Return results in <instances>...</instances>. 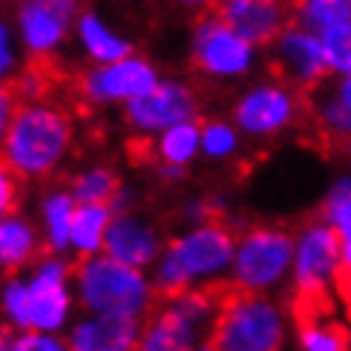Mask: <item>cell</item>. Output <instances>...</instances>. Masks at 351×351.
Returning a JSON list of instances; mask_svg holds the SVG:
<instances>
[{"mask_svg":"<svg viewBox=\"0 0 351 351\" xmlns=\"http://www.w3.org/2000/svg\"><path fill=\"white\" fill-rule=\"evenodd\" d=\"M322 217L324 221H330L342 235H348L351 239V179L339 182V185L330 191Z\"/></svg>","mask_w":351,"mask_h":351,"instance_id":"cell-27","label":"cell"},{"mask_svg":"<svg viewBox=\"0 0 351 351\" xmlns=\"http://www.w3.org/2000/svg\"><path fill=\"white\" fill-rule=\"evenodd\" d=\"M113 215L117 212L108 203H81L72 217V244L81 253H95L104 244Z\"/></svg>","mask_w":351,"mask_h":351,"instance_id":"cell-20","label":"cell"},{"mask_svg":"<svg viewBox=\"0 0 351 351\" xmlns=\"http://www.w3.org/2000/svg\"><path fill=\"white\" fill-rule=\"evenodd\" d=\"M203 351H212V348H208V346H203Z\"/></svg>","mask_w":351,"mask_h":351,"instance_id":"cell-37","label":"cell"},{"mask_svg":"<svg viewBox=\"0 0 351 351\" xmlns=\"http://www.w3.org/2000/svg\"><path fill=\"white\" fill-rule=\"evenodd\" d=\"M75 274L81 283V298L90 310L108 315L146 313L149 286L137 265H128L113 256H93L77 262Z\"/></svg>","mask_w":351,"mask_h":351,"instance_id":"cell-4","label":"cell"},{"mask_svg":"<svg viewBox=\"0 0 351 351\" xmlns=\"http://www.w3.org/2000/svg\"><path fill=\"white\" fill-rule=\"evenodd\" d=\"M176 3H182V6H191V10H212V6L217 3V0H176Z\"/></svg>","mask_w":351,"mask_h":351,"instance_id":"cell-34","label":"cell"},{"mask_svg":"<svg viewBox=\"0 0 351 351\" xmlns=\"http://www.w3.org/2000/svg\"><path fill=\"white\" fill-rule=\"evenodd\" d=\"M292 21L322 33L333 24L351 21V0H298L292 6Z\"/></svg>","mask_w":351,"mask_h":351,"instance_id":"cell-22","label":"cell"},{"mask_svg":"<svg viewBox=\"0 0 351 351\" xmlns=\"http://www.w3.org/2000/svg\"><path fill=\"white\" fill-rule=\"evenodd\" d=\"M295 256V286L328 289V280L333 277V268L342 256V232L324 217L306 223Z\"/></svg>","mask_w":351,"mask_h":351,"instance_id":"cell-13","label":"cell"},{"mask_svg":"<svg viewBox=\"0 0 351 351\" xmlns=\"http://www.w3.org/2000/svg\"><path fill=\"white\" fill-rule=\"evenodd\" d=\"M36 247L39 244H36L33 226L27 221H21V217L6 215L3 226H0V259H3L6 277H12V271H19L24 262H30Z\"/></svg>","mask_w":351,"mask_h":351,"instance_id":"cell-19","label":"cell"},{"mask_svg":"<svg viewBox=\"0 0 351 351\" xmlns=\"http://www.w3.org/2000/svg\"><path fill=\"white\" fill-rule=\"evenodd\" d=\"M81 0H24L15 10L19 39L27 57H51L81 15Z\"/></svg>","mask_w":351,"mask_h":351,"instance_id":"cell-9","label":"cell"},{"mask_svg":"<svg viewBox=\"0 0 351 351\" xmlns=\"http://www.w3.org/2000/svg\"><path fill=\"white\" fill-rule=\"evenodd\" d=\"M119 191H122V185H119L117 173L104 170V167L86 170L72 182V194H75V199H81V203H108L110 206Z\"/></svg>","mask_w":351,"mask_h":351,"instance_id":"cell-25","label":"cell"},{"mask_svg":"<svg viewBox=\"0 0 351 351\" xmlns=\"http://www.w3.org/2000/svg\"><path fill=\"white\" fill-rule=\"evenodd\" d=\"M45 221H48V239L54 250H63L66 244H72V217H75V203L66 191H54L45 197Z\"/></svg>","mask_w":351,"mask_h":351,"instance_id":"cell-24","label":"cell"},{"mask_svg":"<svg viewBox=\"0 0 351 351\" xmlns=\"http://www.w3.org/2000/svg\"><path fill=\"white\" fill-rule=\"evenodd\" d=\"M295 3H298V0H292V6H295Z\"/></svg>","mask_w":351,"mask_h":351,"instance_id":"cell-38","label":"cell"},{"mask_svg":"<svg viewBox=\"0 0 351 351\" xmlns=\"http://www.w3.org/2000/svg\"><path fill=\"white\" fill-rule=\"evenodd\" d=\"M215 10L256 48H268L292 24V0H217Z\"/></svg>","mask_w":351,"mask_h":351,"instance_id":"cell-12","label":"cell"},{"mask_svg":"<svg viewBox=\"0 0 351 351\" xmlns=\"http://www.w3.org/2000/svg\"><path fill=\"white\" fill-rule=\"evenodd\" d=\"M72 140V122L51 101L19 104L3 128V167L21 176H48Z\"/></svg>","mask_w":351,"mask_h":351,"instance_id":"cell-1","label":"cell"},{"mask_svg":"<svg viewBox=\"0 0 351 351\" xmlns=\"http://www.w3.org/2000/svg\"><path fill=\"white\" fill-rule=\"evenodd\" d=\"M230 259H235L232 226L226 221L199 223L194 232L170 241V247L161 259V268H158V283L152 289L155 301H176L191 289L194 277L212 274V271L230 265Z\"/></svg>","mask_w":351,"mask_h":351,"instance_id":"cell-3","label":"cell"},{"mask_svg":"<svg viewBox=\"0 0 351 351\" xmlns=\"http://www.w3.org/2000/svg\"><path fill=\"white\" fill-rule=\"evenodd\" d=\"M203 149L208 155H215V158L230 155L235 149V131L221 119L203 122Z\"/></svg>","mask_w":351,"mask_h":351,"instance_id":"cell-29","label":"cell"},{"mask_svg":"<svg viewBox=\"0 0 351 351\" xmlns=\"http://www.w3.org/2000/svg\"><path fill=\"white\" fill-rule=\"evenodd\" d=\"M197 119V93L179 81H158L152 90L125 101V122L140 131H167Z\"/></svg>","mask_w":351,"mask_h":351,"instance_id":"cell-11","label":"cell"},{"mask_svg":"<svg viewBox=\"0 0 351 351\" xmlns=\"http://www.w3.org/2000/svg\"><path fill=\"white\" fill-rule=\"evenodd\" d=\"M75 33L81 39L84 51L95 63H117V60H125L134 54V45L125 36H119L117 30H110L101 21V15L93 10H81V15L75 21Z\"/></svg>","mask_w":351,"mask_h":351,"instance_id":"cell-18","label":"cell"},{"mask_svg":"<svg viewBox=\"0 0 351 351\" xmlns=\"http://www.w3.org/2000/svg\"><path fill=\"white\" fill-rule=\"evenodd\" d=\"M280 342L283 322L274 306L235 280L226 283L206 346L212 351H277Z\"/></svg>","mask_w":351,"mask_h":351,"instance_id":"cell-2","label":"cell"},{"mask_svg":"<svg viewBox=\"0 0 351 351\" xmlns=\"http://www.w3.org/2000/svg\"><path fill=\"white\" fill-rule=\"evenodd\" d=\"M197 146H203V122L188 119L179 125H170L161 137V158L170 164H188L194 158Z\"/></svg>","mask_w":351,"mask_h":351,"instance_id":"cell-23","label":"cell"},{"mask_svg":"<svg viewBox=\"0 0 351 351\" xmlns=\"http://www.w3.org/2000/svg\"><path fill=\"white\" fill-rule=\"evenodd\" d=\"M6 3H24V0H6Z\"/></svg>","mask_w":351,"mask_h":351,"instance_id":"cell-36","label":"cell"},{"mask_svg":"<svg viewBox=\"0 0 351 351\" xmlns=\"http://www.w3.org/2000/svg\"><path fill=\"white\" fill-rule=\"evenodd\" d=\"M3 351H72L69 346H63L54 337H45V333H21V337L12 339L10 328L3 333Z\"/></svg>","mask_w":351,"mask_h":351,"instance_id":"cell-30","label":"cell"},{"mask_svg":"<svg viewBox=\"0 0 351 351\" xmlns=\"http://www.w3.org/2000/svg\"><path fill=\"white\" fill-rule=\"evenodd\" d=\"M298 342L304 351H351V330L333 315L298 324Z\"/></svg>","mask_w":351,"mask_h":351,"instance_id":"cell-21","label":"cell"},{"mask_svg":"<svg viewBox=\"0 0 351 351\" xmlns=\"http://www.w3.org/2000/svg\"><path fill=\"white\" fill-rule=\"evenodd\" d=\"M3 306L10 322L19 330H30L33 328V313H30V286L19 283V280H10L6 283V295H3Z\"/></svg>","mask_w":351,"mask_h":351,"instance_id":"cell-28","label":"cell"},{"mask_svg":"<svg viewBox=\"0 0 351 351\" xmlns=\"http://www.w3.org/2000/svg\"><path fill=\"white\" fill-rule=\"evenodd\" d=\"M15 48H12V27L10 21L0 24V69H3V77H12V69H15Z\"/></svg>","mask_w":351,"mask_h":351,"instance_id":"cell-33","label":"cell"},{"mask_svg":"<svg viewBox=\"0 0 351 351\" xmlns=\"http://www.w3.org/2000/svg\"><path fill=\"white\" fill-rule=\"evenodd\" d=\"M333 286H337V295L348 313V322H351V262H346V259L337 262V268H333Z\"/></svg>","mask_w":351,"mask_h":351,"instance_id":"cell-32","label":"cell"},{"mask_svg":"<svg viewBox=\"0 0 351 351\" xmlns=\"http://www.w3.org/2000/svg\"><path fill=\"white\" fill-rule=\"evenodd\" d=\"M310 95L292 90L286 84H262L253 86L247 95H241V101L235 104L232 117L235 125L244 128L247 134H274V131L292 125L306 108Z\"/></svg>","mask_w":351,"mask_h":351,"instance_id":"cell-10","label":"cell"},{"mask_svg":"<svg viewBox=\"0 0 351 351\" xmlns=\"http://www.w3.org/2000/svg\"><path fill=\"white\" fill-rule=\"evenodd\" d=\"M66 265L57 259H45L30 283V313L36 330H57L66 319Z\"/></svg>","mask_w":351,"mask_h":351,"instance_id":"cell-15","label":"cell"},{"mask_svg":"<svg viewBox=\"0 0 351 351\" xmlns=\"http://www.w3.org/2000/svg\"><path fill=\"white\" fill-rule=\"evenodd\" d=\"M292 253L295 241L286 226H256L244 235L239 250H235L232 280L250 292H262L283 277L286 265L292 262Z\"/></svg>","mask_w":351,"mask_h":351,"instance_id":"cell-7","label":"cell"},{"mask_svg":"<svg viewBox=\"0 0 351 351\" xmlns=\"http://www.w3.org/2000/svg\"><path fill=\"white\" fill-rule=\"evenodd\" d=\"M337 95H339V99L348 104V110H351V75H348V77H342V84H339Z\"/></svg>","mask_w":351,"mask_h":351,"instance_id":"cell-35","label":"cell"},{"mask_svg":"<svg viewBox=\"0 0 351 351\" xmlns=\"http://www.w3.org/2000/svg\"><path fill=\"white\" fill-rule=\"evenodd\" d=\"M104 250H108V256L128 262V265H146L158 253V239L146 223L128 215H117L108 226V235H104Z\"/></svg>","mask_w":351,"mask_h":351,"instance_id":"cell-17","label":"cell"},{"mask_svg":"<svg viewBox=\"0 0 351 351\" xmlns=\"http://www.w3.org/2000/svg\"><path fill=\"white\" fill-rule=\"evenodd\" d=\"M158 84V72L146 57L131 54L117 63H99L77 77V95L84 104H108V101H131L149 93Z\"/></svg>","mask_w":351,"mask_h":351,"instance_id":"cell-8","label":"cell"},{"mask_svg":"<svg viewBox=\"0 0 351 351\" xmlns=\"http://www.w3.org/2000/svg\"><path fill=\"white\" fill-rule=\"evenodd\" d=\"M322 42H324V54H328L330 72L348 77L351 75V21L333 24V27L322 30Z\"/></svg>","mask_w":351,"mask_h":351,"instance_id":"cell-26","label":"cell"},{"mask_svg":"<svg viewBox=\"0 0 351 351\" xmlns=\"http://www.w3.org/2000/svg\"><path fill=\"white\" fill-rule=\"evenodd\" d=\"M271 51V75L274 81L292 86V90L310 95L330 72L328 54H324L322 33L306 30L301 24H286L283 33L268 45Z\"/></svg>","mask_w":351,"mask_h":351,"instance_id":"cell-5","label":"cell"},{"mask_svg":"<svg viewBox=\"0 0 351 351\" xmlns=\"http://www.w3.org/2000/svg\"><path fill=\"white\" fill-rule=\"evenodd\" d=\"M24 179L27 176L10 170V167H3V179H0V208H3V217L19 212V203H21V194H24Z\"/></svg>","mask_w":351,"mask_h":351,"instance_id":"cell-31","label":"cell"},{"mask_svg":"<svg viewBox=\"0 0 351 351\" xmlns=\"http://www.w3.org/2000/svg\"><path fill=\"white\" fill-rule=\"evenodd\" d=\"M253 48L226 24L217 10H203L194 21L191 39V60L194 69L208 77H239L253 66Z\"/></svg>","mask_w":351,"mask_h":351,"instance_id":"cell-6","label":"cell"},{"mask_svg":"<svg viewBox=\"0 0 351 351\" xmlns=\"http://www.w3.org/2000/svg\"><path fill=\"white\" fill-rule=\"evenodd\" d=\"M194 319H188L173 301H167L146 315V328L140 333L134 351H191L194 348Z\"/></svg>","mask_w":351,"mask_h":351,"instance_id":"cell-16","label":"cell"},{"mask_svg":"<svg viewBox=\"0 0 351 351\" xmlns=\"http://www.w3.org/2000/svg\"><path fill=\"white\" fill-rule=\"evenodd\" d=\"M143 328L137 324V315H108L99 313V319L81 322L69 337L72 351H134Z\"/></svg>","mask_w":351,"mask_h":351,"instance_id":"cell-14","label":"cell"}]
</instances>
